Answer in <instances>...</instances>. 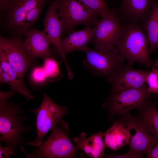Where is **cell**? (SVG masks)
<instances>
[{
    "label": "cell",
    "instance_id": "obj_10",
    "mask_svg": "<svg viewBox=\"0 0 158 158\" xmlns=\"http://www.w3.org/2000/svg\"><path fill=\"white\" fill-rule=\"evenodd\" d=\"M123 25L115 14L102 17L95 26L91 42L94 48L114 46L122 32Z\"/></svg>",
    "mask_w": 158,
    "mask_h": 158
},
{
    "label": "cell",
    "instance_id": "obj_2",
    "mask_svg": "<svg viewBox=\"0 0 158 158\" xmlns=\"http://www.w3.org/2000/svg\"><path fill=\"white\" fill-rule=\"evenodd\" d=\"M82 51L85 54L83 62L84 67L93 75L104 78L107 82L123 66L125 62V59L114 46L93 49L87 46Z\"/></svg>",
    "mask_w": 158,
    "mask_h": 158
},
{
    "label": "cell",
    "instance_id": "obj_13",
    "mask_svg": "<svg viewBox=\"0 0 158 158\" xmlns=\"http://www.w3.org/2000/svg\"><path fill=\"white\" fill-rule=\"evenodd\" d=\"M152 5V0H121L118 18L125 23L141 24L148 17Z\"/></svg>",
    "mask_w": 158,
    "mask_h": 158
},
{
    "label": "cell",
    "instance_id": "obj_21",
    "mask_svg": "<svg viewBox=\"0 0 158 158\" xmlns=\"http://www.w3.org/2000/svg\"><path fill=\"white\" fill-rule=\"evenodd\" d=\"M0 67L9 75L11 79L10 86L11 89L23 96L28 100L33 99V96L24 81L19 78L18 74L9 63L4 52L0 49Z\"/></svg>",
    "mask_w": 158,
    "mask_h": 158
},
{
    "label": "cell",
    "instance_id": "obj_33",
    "mask_svg": "<svg viewBox=\"0 0 158 158\" xmlns=\"http://www.w3.org/2000/svg\"><path fill=\"white\" fill-rule=\"evenodd\" d=\"M153 67L158 69V57L156 62L154 63Z\"/></svg>",
    "mask_w": 158,
    "mask_h": 158
},
{
    "label": "cell",
    "instance_id": "obj_24",
    "mask_svg": "<svg viewBox=\"0 0 158 158\" xmlns=\"http://www.w3.org/2000/svg\"><path fill=\"white\" fill-rule=\"evenodd\" d=\"M146 78L148 90L153 94L158 93V69L152 67Z\"/></svg>",
    "mask_w": 158,
    "mask_h": 158
},
{
    "label": "cell",
    "instance_id": "obj_11",
    "mask_svg": "<svg viewBox=\"0 0 158 158\" xmlns=\"http://www.w3.org/2000/svg\"><path fill=\"white\" fill-rule=\"evenodd\" d=\"M149 70L135 69L127 64L123 66L108 82L111 85L108 95L130 89L138 88L147 84Z\"/></svg>",
    "mask_w": 158,
    "mask_h": 158
},
{
    "label": "cell",
    "instance_id": "obj_30",
    "mask_svg": "<svg viewBox=\"0 0 158 158\" xmlns=\"http://www.w3.org/2000/svg\"><path fill=\"white\" fill-rule=\"evenodd\" d=\"M0 82L1 83H6L10 85L11 79L8 74L0 67Z\"/></svg>",
    "mask_w": 158,
    "mask_h": 158
},
{
    "label": "cell",
    "instance_id": "obj_20",
    "mask_svg": "<svg viewBox=\"0 0 158 158\" xmlns=\"http://www.w3.org/2000/svg\"><path fill=\"white\" fill-rule=\"evenodd\" d=\"M145 32L150 54L158 47V0L153 5L150 14L140 25Z\"/></svg>",
    "mask_w": 158,
    "mask_h": 158
},
{
    "label": "cell",
    "instance_id": "obj_16",
    "mask_svg": "<svg viewBox=\"0 0 158 158\" xmlns=\"http://www.w3.org/2000/svg\"><path fill=\"white\" fill-rule=\"evenodd\" d=\"M42 0H11L6 10V21L11 29L19 33L25 16Z\"/></svg>",
    "mask_w": 158,
    "mask_h": 158
},
{
    "label": "cell",
    "instance_id": "obj_9",
    "mask_svg": "<svg viewBox=\"0 0 158 158\" xmlns=\"http://www.w3.org/2000/svg\"><path fill=\"white\" fill-rule=\"evenodd\" d=\"M0 49L4 53L9 63L23 81L25 75L34 63L25 51L21 37L17 35L10 39L0 37Z\"/></svg>",
    "mask_w": 158,
    "mask_h": 158
},
{
    "label": "cell",
    "instance_id": "obj_6",
    "mask_svg": "<svg viewBox=\"0 0 158 158\" xmlns=\"http://www.w3.org/2000/svg\"><path fill=\"white\" fill-rule=\"evenodd\" d=\"M153 94L148 91L146 85L139 88L127 90L108 95L103 106L107 110L109 118L113 120L114 116H120L132 109H137Z\"/></svg>",
    "mask_w": 158,
    "mask_h": 158
},
{
    "label": "cell",
    "instance_id": "obj_22",
    "mask_svg": "<svg viewBox=\"0 0 158 158\" xmlns=\"http://www.w3.org/2000/svg\"><path fill=\"white\" fill-rule=\"evenodd\" d=\"M48 0H42L26 14L21 25L19 34L25 36L28 31L38 19L44 6Z\"/></svg>",
    "mask_w": 158,
    "mask_h": 158
},
{
    "label": "cell",
    "instance_id": "obj_19",
    "mask_svg": "<svg viewBox=\"0 0 158 158\" xmlns=\"http://www.w3.org/2000/svg\"><path fill=\"white\" fill-rule=\"evenodd\" d=\"M152 96L147 98L137 109L135 116L143 121L148 131L158 139V108L152 102Z\"/></svg>",
    "mask_w": 158,
    "mask_h": 158
},
{
    "label": "cell",
    "instance_id": "obj_15",
    "mask_svg": "<svg viewBox=\"0 0 158 158\" xmlns=\"http://www.w3.org/2000/svg\"><path fill=\"white\" fill-rule=\"evenodd\" d=\"M95 28L85 26L82 29L75 31L72 30L67 36L60 40V47L63 56L75 51H83L87 44L92 41L93 37Z\"/></svg>",
    "mask_w": 158,
    "mask_h": 158
},
{
    "label": "cell",
    "instance_id": "obj_3",
    "mask_svg": "<svg viewBox=\"0 0 158 158\" xmlns=\"http://www.w3.org/2000/svg\"><path fill=\"white\" fill-rule=\"evenodd\" d=\"M67 124L61 120L53 128L47 139L35 147L34 152L29 154L25 152L27 158H68L76 157L78 149L68 136Z\"/></svg>",
    "mask_w": 158,
    "mask_h": 158
},
{
    "label": "cell",
    "instance_id": "obj_14",
    "mask_svg": "<svg viewBox=\"0 0 158 158\" xmlns=\"http://www.w3.org/2000/svg\"><path fill=\"white\" fill-rule=\"evenodd\" d=\"M26 39L23 42L24 47L28 55L35 59L52 57L50 45L51 43L43 31L34 28L27 32Z\"/></svg>",
    "mask_w": 158,
    "mask_h": 158
},
{
    "label": "cell",
    "instance_id": "obj_32",
    "mask_svg": "<svg viewBox=\"0 0 158 158\" xmlns=\"http://www.w3.org/2000/svg\"><path fill=\"white\" fill-rule=\"evenodd\" d=\"M11 0H0V9L1 13L6 12L7 7Z\"/></svg>",
    "mask_w": 158,
    "mask_h": 158
},
{
    "label": "cell",
    "instance_id": "obj_5",
    "mask_svg": "<svg viewBox=\"0 0 158 158\" xmlns=\"http://www.w3.org/2000/svg\"><path fill=\"white\" fill-rule=\"evenodd\" d=\"M57 8L63 25L62 35L68 33L76 26H95L99 16L78 0H57Z\"/></svg>",
    "mask_w": 158,
    "mask_h": 158
},
{
    "label": "cell",
    "instance_id": "obj_26",
    "mask_svg": "<svg viewBox=\"0 0 158 158\" xmlns=\"http://www.w3.org/2000/svg\"><path fill=\"white\" fill-rule=\"evenodd\" d=\"M31 77L32 80L37 84L44 83L48 78L43 66L34 68L32 71Z\"/></svg>",
    "mask_w": 158,
    "mask_h": 158
},
{
    "label": "cell",
    "instance_id": "obj_23",
    "mask_svg": "<svg viewBox=\"0 0 158 158\" xmlns=\"http://www.w3.org/2000/svg\"><path fill=\"white\" fill-rule=\"evenodd\" d=\"M84 6L102 17L115 14L111 9L105 0H78Z\"/></svg>",
    "mask_w": 158,
    "mask_h": 158
},
{
    "label": "cell",
    "instance_id": "obj_18",
    "mask_svg": "<svg viewBox=\"0 0 158 158\" xmlns=\"http://www.w3.org/2000/svg\"><path fill=\"white\" fill-rule=\"evenodd\" d=\"M130 138L128 129L118 121H115L104 134L106 147L114 150L128 145Z\"/></svg>",
    "mask_w": 158,
    "mask_h": 158
},
{
    "label": "cell",
    "instance_id": "obj_12",
    "mask_svg": "<svg viewBox=\"0 0 158 158\" xmlns=\"http://www.w3.org/2000/svg\"><path fill=\"white\" fill-rule=\"evenodd\" d=\"M57 0H54L49 5L43 20V32L53 45L51 52L54 55L60 58L65 63L66 69L71 68L66 58L63 56L60 44L63 25L58 15L57 8Z\"/></svg>",
    "mask_w": 158,
    "mask_h": 158
},
{
    "label": "cell",
    "instance_id": "obj_7",
    "mask_svg": "<svg viewBox=\"0 0 158 158\" xmlns=\"http://www.w3.org/2000/svg\"><path fill=\"white\" fill-rule=\"evenodd\" d=\"M36 118L37 136L36 139L26 144L35 146L41 144L47 132L53 128L68 113L66 107L54 102L46 94L39 108L34 110Z\"/></svg>",
    "mask_w": 158,
    "mask_h": 158
},
{
    "label": "cell",
    "instance_id": "obj_17",
    "mask_svg": "<svg viewBox=\"0 0 158 158\" xmlns=\"http://www.w3.org/2000/svg\"><path fill=\"white\" fill-rule=\"evenodd\" d=\"M104 134L102 131L87 138L85 133L82 132L79 136L73 140L78 150L84 152L89 157L93 158H101L104 155L106 147Z\"/></svg>",
    "mask_w": 158,
    "mask_h": 158
},
{
    "label": "cell",
    "instance_id": "obj_34",
    "mask_svg": "<svg viewBox=\"0 0 158 158\" xmlns=\"http://www.w3.org/2000/svg\"><path fill=\"white\" fill-rule=\"evenodd\" d=\"M155 104L158 105V95L157 96L155 97Z\"/></svg>",
    "mask_w": 158,
    "mask_h": 158
},
{
    "label": "cell",
    "instance_id": "obj_29",
    "mask_svg": "<svg viewBox=\"0 0 158 158\" xmlns=\"http://www.w3.org/2000/svg\"><path fill=\"white\" fill-rule=\"evenodd\" d=\"M15 153L11 149L6 145L3 147L0 145V158H9L10 156L14 155Z\"/></svg>",
    "mask_w": 158,
    "mask_h": 158
},
{
    "label": "cell",
    "instance_id": "obj_1",
    "mask_svg": "<svg viewBox=\"0 0 158 158\" xmlns=\"http://www.w3.org/2000/svg\"><path fill=\"white\" fill-rule=\"evenodd\" d=\"M120 54L131 66L135 63L149 68L154 63L150 56L149 43L144 31L139 24L125 23L116 45Z\"/></svg>",
    "mask_w": 158,
    "mask_h": 158
},
{
    "label": "cell",
    "instance_id": "obj_31",
    "mask_svg": "<svg viewBox=\"0 0 158 158\" xmlns=\"http://www.w3.org/2000/svg\"><path fill=\"white\" fill-rule=\"evenodd\" d=\"M147 158H158V142L146 156Z\"/></svg>",
    "mask_w": 158,
    "mask_h": 158
},
{
    "label": "cell",
    "instance_id": "obj_8",
    "mask_svg": "<svg viewBox=\"0 0 158 158\" xmlns=\"http://www.w3.org/2000/svg\"><path fill=\"white\" fill-rule=\"evenodd\" d=\"M117 121L129 132L130 150L147 154L158 142V139L148 131L140 118L129 112L120 116Z\"/></svg>",
    "mask_w": 158,
    "mask_h": 158
},
{
    "label": "cell",
    "instance_id": "obj_27",
    "mask_svg": "<svg viewBox=\"0 0 158 158\" xmlns=\"http://www.w3.org/2000/svg\"><path fill=\"white\" fill-rule=\"evenodd\" d=\"M145 153L130 150L123 154H109L107 157V158H141L143 157Z\"/></svg>",
    "mask_w": 158,
    "mask_h": 158
},
{
    "label": "cell",
    "instance_id": "obj_25",
    "mask_svg": "<svg viewBox=\"0 0 158 158\" xmlns=\"http://www.w3.org/2000/svg\"><path fill=\"white\" fill-rule=\"evenodd\" d=\"M43 67L48 78L55 77L59 73L57 63L52 57L44 59Z\"/></svg>",
    "mask_w": 158,
    "mask_h": 158
},
{
    "label": "cell",
    "instance_id": "obj_4",
    "mask_svg": "<svg viewBox=\"0 0 158 158\" xmlns=\"http://www.w3.org/2000/svg\"><path fill=\"white\" fill-rule=\"evenodd\" d=\"M22 113L20 106L15 104L12 100L0 109V142H4L14 153L19 145L26 144L21 133L31 130L23 126L26 116L21 115Z\"/></svg>",
    "mask_w": 158,
    "mask_h": 158
},
{
    "label": "cell",
    "instance_id": "obj_28",
    "mask_svg": "<svg viewBox=\"0 0 158 158\" xmlns=\"http://www.w3.org/2000/svg\"><path fill=\"white\" fill-rule=\"evenodd\" d=\"M15 92L11 89L6 92L0 91V109L6 106L8 100Z\"/></svg>",
    "mask_w": 158,
    "mask_h": 158
}]
</instances>
